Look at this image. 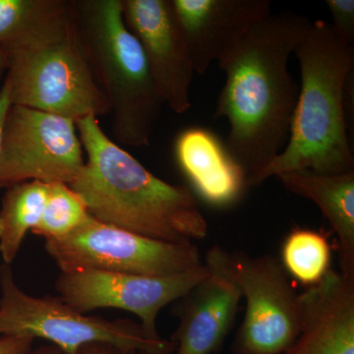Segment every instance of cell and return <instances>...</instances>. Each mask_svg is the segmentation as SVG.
Returning <instances> with one entry per match:
<instances>
[{
	"instance_id": "cell-5",
	"label": "cell",
	"mask_w": 354,
	"mask_h": 354,
	"mask_svg": "<svg viewBox=\"0 0 354 354\" xmlns=\"http://www.w3.org/2000/svg\"><path fill=\"white\" fill-rule=\"evenodd\" d=\"M0 337L41 339L64 354H78L92 344H113L146 354L176 351L171 341L149 337L140 323L80 313L58 295H28L16 283L10 265L0 266Z\"/></svg>"
},
{
	"instance_id": "cell-24",
	"label": "cell",
	"mask_w": 354,
	"mask_h": 354,
	"mask_svg": "<svg viewBox=\"0 0 354 354\" xmlns=\"http://www.w3.org/2000/svg\"><path fill=\"white\" fill-rule=\"evenodd\" d=\"M10 104L8 90H7L6 84H3L1 90H0V139H1L2 127H3L4 120H6L7 111H8Z\"/></svg>"
},
{
	"instance_id": "cell-16",
	"label": "cell",
	"mask_w": 354,
	"mask_h": 354,
	"mask_svg": "<svg viewBox=\"0 0 354 354\" xmlns=\"http://www.w3.org/2000/svg\"><path fill=\"white\" fill-rule=\"evenodd\" d=\"M283 187L316 204L339 239L341 274L354 278V171L298 169L276 176Z\"/></svg>"
},
{
	"instance_id": "cell-4",
	"label": "cell",
	"mask_w": 354,
	"mask_h": 354,
	"mask_svg": "<svg viewBox=\"0 0 354 354\" xmlns=\"http://www.w3.org/2000/svg\"><path fill=\"white\" fill-rule=\"evenodd\" d=\"M74 28L106 95L120 144L145 147L164 102L138 39L123 19L122 0H73Z\"/></svg>"
},
{
	"instance_id": "cell-18",
	"label": "cell",
	"mask_w": 354,
	"mask_h": 354,
	"mask_svg": "<svg viewBox=\"0 0 354 354\" xmlns=\"http://www.w3.org/2000/svg\"><path fill=\"white\" fill-rule=\"evenodd\" d=\"M48 186L32 180L6 188L0 209V254L3 264L10 265L15 260L26 235L41 220Z\"/></svg>"
},
{
	"instance_id": "cell-27",
	"label": "cell",
	"mask_w": 354,
	"mask_h": 354,
	"mask_svg": "<svg viewBox=\"0 0 354 354\" xmlns=\"http://www.w3.org/2000/svg\"><path fill=\"white\" fill-rule=\"evenodd\" d=\"M138 354H146V353H139Z\"/></svg>"
},
{
	"instance_id": "cell-6",
	"label": "cell",
	"mask_w": 354,
	"mask_h": 354,
	"mask_svg": "<svg viewBox=\"0 0 354 354\" xmlns=\"http://www.w3.org/2000/svg\"><path fill=\"white\" fill-rule=\"evenodd\" d=\"M4 84L11 104L38 109L74 122L109 115L75 28L62 38L7 53Z\"/></svg>"
},
{
	"instance_id": "cell-11",
	"label": "cell",
	"mask_w": 354,
	"mask_h": 354,
	"mask_svg": "<svg viewBox=\"0 0 354 354\" xmlns=\"http://www.w3.org/2000/svg\"><path fill=\"white\" fill-rule=\"evenodd\" d=\"M209 274L193 286L174 308L179 324L171 341L174 354H213L223 346L236 318L241 288L230 264V252L221 245L207 251Z\"/></svg>"
},
{
	"instance_id": "cell-21",
	"label": "cell",
	"mask_w": 354,
	"mask_h": 354,
	"mask_svg": "<svg viewBox=\"0 0 354 354\" xmlns=\"http://www.w3.org/2000/svg\"><path fill=\"white\" fill-rule=\"evenodd\" d=\"M326 6L332 16L333 30L337 38L348 46H354L353 0H327Z\"/></svg>"
},
{
	"instance_id": "cell-17",
	"label": "cell",
	"mask_w": 354,
	"mask_h": 354,
	"mask_svg": "<svg viewBox=\"0 0 354 354\" xmlns=\"http://www.w3.org/2000/svg\"><path fill=\"white\" fill-rule=\"evenodd\" d=\"M74 30L67 0H0V46L9 51L50 43Z\"/></svg>"
},
{
	"instance_id": "cell-15",
	"label": "cell",
	"mask_w": 354,
	"mask_h": 354,
	"mask_svg": "<svg viewBox=\"0 0 354 354\" xmlns=\"http://www.w3.org/2000/svg\"><path fill=\"white\" fill-rule=\"evenodd\" d=\"M177 165L203 201L216 209L237 204L248 183L241 165L227 145L211 130L191 127L178 135L174 144Z\"/></svg>"
},
{
	"instance_id": "cell-2",
	"label": "cell",
	"mask_w": 354,
	"mask_h": 354,
	"mask_svg": "<svg viewBox=\"0 0 354 354\" xmlns=\"http://www.w3.org/2000/svg\"><path fill=\"white\" fill-rule=\"evenodd\" d=\"M75 123L87 160L69 186L95 220L171 243H194L208 235V221L190 188L149 171L109 138L95 116Z\"/></svg>"
},
{
	"instance_id": "cell-1",
	"label": "cell",
	"mask_w": 354,
	"mask_h": 354,
	"mask_svg": "<svg viewBox=\"0 0 354 354\" xmlns=\"http://www.w3.org/2000/svg\"><path fill=\"white\" fill-rule=\"evenodd\" d=\"M310 23L292 11L271 13L218 62L225 81L214 116L228 121L225 145L248 187L288 143L299 92L288 62Z\"/></svg>"
},
{
	"instance_id": "cell-8",
	"label": "cell",
	"mask_w": 354,
	"mask_h": 354,
	"mask_svg": "<svg viewBox=\"0 0 354 354\" xmlns=\"http://www.w3.org/2000/svg\"><path fill=\"white\" fill-rule=\"evenodd\" d=\"M230 264L245 300L232 354H285L301 330V295L274 256L251 257L236 251L230 252Z\"/></svg>"
},
{
	"instance_id": "cell-22",
	"label": "cell",
	"mask_w": 354,
	"mask_h": 354,
	"mask_svg": "<svg viewBox=\"0 0 354 354\" xmlns=\"http://www.w3.org/2000/svg\"><path fill=\"white\" fill-rule=\"evenodd\" d=\"M36 339L26 337H0V354H26L35 346Z\"/></svg>"
},
{
	"instance_id": "cell-12",
	"label": "cell",
	"mask_w": 354,
	"mask_h": 354,
	"mask_svg": "<svg viewBox=\"0 0 354 354\" xmlns=\"http://www.w3.org/2000/svg\"><path fill=\"white\" fill-rule=\"evenodd\" d=\"M122 6L162 102L177 114L186 113L195 71L171 0H122Z\"/></svg>"
},
{
	"instance_id": "cell-9",
	"label": "cell",
	"mask_w": 354,
	"mask_h": 354,
	"mask_svg": "<svg viewBox=\"0 0 354 354\" xmlns=\"http://www.w3.org/2000/svg\"><path fill=\"white\" fill-rule=\"evenodd\" d=\"M84 164L73 120L10 104L0 139V188L32 180L70 185Z\"/></svg>"
},
{
	"instance_id": "cell-14",
	"label": "cell",
	"mask_w": 354,
	"mask_h": 354,
	"mask_svg": "<svg viewBox=\"0 0 354 354\" xmlns=\"http://www.w3.org/2000/svg\"><path fill=\"white\" fill-rule=\"evenodd\" d=\"M300 295L304 323L285 354H354V278L330 270Z\"/></svg>"
},
{
	"instance_id": "cell-10",
	"label": "cell",
	"mask_w": 354,
	"mask_h": 354,
	"mask_svg": "<svg viewBox=\"0 0 354 354\" xmlns=\"http://www.w3.org/2000/svg\"><path fill=\"white\" fill-rule=\"evenodd\" d=\"M202 266L190 271L164 277L99 271L60 272L55 283L58 297L82 314L97 309L115 308L134 314L152 339H162L157 330L160 310L185 295L208 276Z\"/></svg>"
},
{
	"instance_id": "cell-20",
	"label": "cell",
	"mask_w": 354,
	"mask_h": 354,
	"mask_svg": "<svg viewBox=\"0 0 354 354\" xmlns=\"http://www.w3.org/2000/svg\"><path fill=\"white\" fill-rule=\"evenodd\" d=\"M92 218L85 203L68 184L50 183L43 215L32 234L44 241L64 239Z\"/></svg>"
},
{
	"instance_id": "cell-3",
	"label": "cell",
	"mask_w": 354,
	"mask_h": 354,
	"mask_svg": "<svg viewBox=\"0 0 354 354\" xmlns=\"http://www.w3.org/2000/svg\"><path fill=\"white\" fill-rule=\"evenodd\" d=\"M300 66L299 92L283 152L249 184L298 169L323 174L354 171L346 109V86L353 72L354 46L337 38L330 23H310L295 51Z\"/></svg>"
},
{
	"instance_id": "cell-7",
	"label": "cell",
	"mask_w": 354,
	"mask_h": 354,
	"mask_svg": "<svg viewBox=\"0 0 354 354\" xmlns=\"http://www.w3.org/2000/svg\"><path fill=\"white\" fill-rule=\"evenodd\" d=\"M60 272L99 271L164 277L203 265L196 244L142 236L91 218L68 236L46 241Z\"/></svg>"
},
{
	"instance_id": "cell-13",
	"label": "cell",
	"mask_w": 354,
	"mask_h": 354,
	"mask_svg": "<svg viewBox=\"0 0 354 354\" xmlns=\"http://www.w3.org/2000/svg\"><path fill=\"white\" fill-rule=\"evenodd\" d=\"M195 74L203 75L254 25L271 14L270 0H171Z\"/></svg>"
},
{
	"instance_id": "cell-19",
	"label": "cell",
	"mask_w": 354,
	"mask_h": 354,
	"mask_svg": "<svg viewBox=\"0 0 354 354\" xmlns=\"http://www.w3.org/2000/svg\"><path fill=\"white\" fill-rule=\"evenodd\" d=\"M281 264L286 274L302 285H317L330 270L327 237L316 230L295 228L283 242Z\"/></svg>"
},
{
	"instance_id": "cell-23",
	"label": "cell",
	"mask_w": 354,
	"mask_h": 354,
	"mask_svg": "<svg viewBox=\"0 0 354 354\" xmlns=\"http://www.w3.org/2000/svg\"><path fill=\"white\" fill-rule=\"evenodd\" d=\"M137 351L118 348L109 344H92L84 346L78 354H138Z\"/></svg>"
},
{
	"instance_id": "cell-26",
	"label": "cell",
	"mask_w": 354,
	"mask_h": 354,
	"mask_svg": "<svg viewBox=\"0 0 354 354\" xmlns=\"http://www.w3.org/2000/svg\"><path fill=\"white\" fill-rule=\"evenodd\" d=\"M7 68V50L3 46H0V76Z\"/></svg>"
},
{
	"instance_id": "cell-25",
	"label": "cell",
	"mask_w": 354,
	"mask_h": 354,
	"mask_svg": "<svg viewBox=\"0 0 354 354\" xmlns=\"http://www.w3.org/2000/svg\"><path fill=\"white\" fill-rule=\"evenodd\" d=\"M26 354H64L57 346L53 344H39L38 346H32L31 351H28Z\"/></svg>"
}]
</instances>
